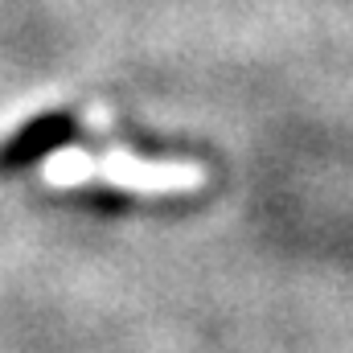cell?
<instances>
[{"label":"cell","mask_w":353,"mask_h":353,"mask_svg":"<svg viewBox=\"0 0 353 353\" xmlns=\"http://www.w3.org/2000/svg\"><path fill=\"white\" fill-rule=\"evenodd\" d=\"M83 119L66 115V132L58 140V148L46 157L54 181H90L103 176L111 185H128V189H144V193H169V189H189L197 185L201 173L193 165H176V161H140L128 148H83Z\"/></svg>","instance_id":"6da1fadb"}]
</instances>
